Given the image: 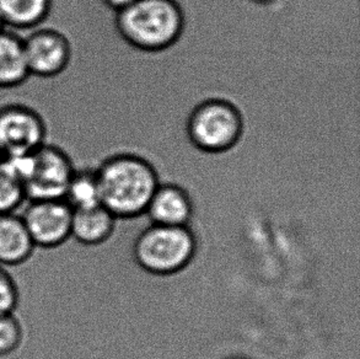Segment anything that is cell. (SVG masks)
I'll return each instance as SVG.
<instances>
[{
    "instance_id": "ba28073f",
    "label": "cell",
    "mask_w": 360,
    "mask_h": 359,
    "mask_svg": "<svg viewBox=\"0 0 360 359\" xmlns=\"http://www.w3.org/2000/svg\"><path fill=\"white\" fill-rule=\"evenodd\" d=\"M27 202L21 218L36 248H58L72 238L73 209L64 199Z\"/></svg>"
},
{
    "instance_id": "6da1fadb",
    "label": "cell",
    "mask_w": 360,
    "mask_h": 359,
    "mask_svg": "<svg viewBox=\"0 0 360 359\" xmlns=\"http://www.w3.org/2000/svg\"><path fill=\"white\" fill-rule=\"evenodd\" d=\"M101 206L116 218H136L146 213L160 184L155 169L134 156L108 158L96 168Z\"/></svg>"
},
{
    "instance_id": "9a60e30c",
    "label": "cell",
    "mask_w": 360,
    "mask_h": 359,
    "mask_svg": "<svg viewBox=\"0 0 360 359\" xmlns=\"http://www.w3.org/2000/svg\"><path fill=\"white\" fill-rule=\"evenodd\" d=\"M26 201L22 180L9 161L3 158L0 160V215L16 213Z\"/></svg>"
},
{
    "instance_id": "7a4b0ae2",
    "label": "cell",
    "mask_w": 360,
    "mask_h": 359,
    "mask_svg": "<svg viewBox=\"0 0 360 359\" xmlns=\"http://www.w3.org/2000/svg\"><path fill=\"white\" fill-rule=\"evenodd\" d=\"M116 20L128 44L149 52L175 44L184 27V16L174 0H136L118 10Z\"/></svg>"
},
{
    "instance_id": "5bb4252c",
    "label": "cell",
    "mask_w": 360,
    "mask_h": 359,
    "mask_svg": "<svg viewBox=\"0 0 360 359\" xmlns=\"http://www.w3.org/2000/svg\"><path fill=\"white\" fill-rule=\"evenodd\" d=\"M63 199L73 210L101 206L96 168L77 166Z\"/></svg>"
},
{
    "instance_id": "e0dca14e",
    "label": "cell",
    "mask_w": 360,
    "mask_h": 359,
    "mask_svg": "<svg viewBox=\"0 0 360 359\" xmlns=\"http://www.w3.org/2000/svg\"><path fill=\"white\" fill-rule=\"evenodd\" d=\"M19 286L14 278L0 266V315L14 314L19 306Z\"/></svg>"
},
{
    "instance_id": "7c38bea8",
    "label": "cell",
    "mask_w": 360,
    "mask_h": 359,
    "mask_svg": "<svg viewBox=\"0 0 360 359\" xmlns=\"http://www.w3.org/2000/svg\"><path fill=\"white\" fill-rule=\"evenodd\" d=\"M30 77L25 57L24 37L10 30L0 31V89H11Z\"/></svg>"
},
{
    "instance_id": "5b68a950",
    "label": "cell",
    "mask_w": 360,
    "mask_h": 359,
    "mask_svg": "<svg viewBox=\"0 0 360 359\" xmlns=\"http://www.w3.org/2000/svg\"><path fill=\"white\" fill-rule=\"evenodd\" d=\"M77 164L69 151L44 143L25 159L22 180L26 199H63Z\"/></svg>"
},
{
    "instance_id": "4fadbf2b",
    "label": "cell",
    "mask_w": 360,
    "mask_h": 359,
    "mask_svg": "<svg viewBox=\"0 0 360 359\" xmlns=\"http://www.w3.org/2000/svg\"><path fill=\"white\" fill-rule=\"evenodd\" d=\"M53 0H0V15L5 27L32 30L49 19Z\"/></svg>"
},
{
    "instance_id": "30bf717a",
    "label": "cell",
    "mask_w": 360,
    "mask_h": 359,
    "mask_svg": "<svg viewBox=\"0 0 360 359\" xmlns=\"http://www.w3.org/2000/svg\"><path fill=\"white\" fill-rule=\"evenodd\" d=\"M34 246L21 215H0V266L14 267L27 263L34 255Z\"/></svg>"
},
{
    "instance_id": "277c9868",
    "label": "cell",
    "mask_w": 360,
    "mask_h": 359,
    "mask_svg": "<svg viewBox=\"0 0 360 359\" xmlns=\"http://www.w3.org/2000/svg\"><path fill=\"white\" fill-rule=\"evenodd\" d=\"M243 131V118L239 111L229 102L220 100L200 103L192 112L188 122L191 141L200 151L210 154L229 151L236 154Z\"/></svg>"
},
{
    "instance_id": "8fae6325",
    "label": "cell",
    "mask_w": 360,
    "mask_h": 359,
    "mask_svg": "<svg viewBox=\"0 0 360 359\" xmlns=\"http://www.w3.org/2000/svg\"><path fill=\"white\" fill-rule=\"evenodd\" d=\"M116 219L103 206L73 210L72 238L86 246L103 244L112 235Z\"/></svg>"
},
{
    "instance_id": "52a82bcc",
    "label": "cell",
    "mask_w": 360,
    "mask_h": 359,
    "mask_svg": "<svg viewBox=\"0 0 360 359\" xmlns=\"http://www.w3.org/2000/svg\"><path fill=\"white\" fill-rule=\"evenodd\" d=\"M30 75L54 78L67 73L73 62V44L67 34L54 27H36L24 37Z\"/></svg>"
},
{
    "instance_id": "ac0fdd59",
    "label": "cell",
    "mask_w": 360,
    "mask_h": 359,
    "mask_svg": "<svg viewBox=\"0 0 360 359\" xmlns=\"http://www.w3.org/2000/svg\"><path fill=\"white\" fill-rule=\"evenodd\" d=\"M105 4L108 5L111 9L118 10L124 9L128 5L133 4L136 0H103Z\"/></svg>"
},
{
    "instance_id": "9c48e42d",
    "label": "cell",
    "mask_w": 360,
    "mask_h": 359,
    "mask_svg": "<svg viewBox=\"0 0 360 359\" xmlns=\"http://www.w3.org/2000/svg\"><path fill=\"white\" fill-rule=\"evenodd\" d=\"M146 214L151 224L187 227L193 214V199L179 184H160L148 204Z\"/></svg>"
},
{
    "instance_id": "2e32d148",
    "label": "cell",
    "mask_w": 360,
    "mask_h": 359,
    "mask_svg": "<svg viewBox=\"0 0 360 359\" xmlns=\"http://www.w3.org/2000/svg\"><path fill=\"white\" fill-rule=\"evenodd\" d=\"M24 341V327L15 314L0 315V357L14 355Z\"/></svg>"
},
{
    "instance_id": "ffe728a7",
    "label": "cell",
    "mask_w": 360,
    "mask_h": 359,
    "mask_svg": "<svg viewBox=\"0 0 360 359\" xmlns=\"http://www.w3.org/2000/svg\"><path fill=\"white\" fill-rule=\"evenodd\" d=\"M4 158V156H3V151H1V149H0V160Z\"/></svg>"
},
{
    "instance_id": "3957f363",
    "label": "cell",
    "mask_w": 360,
    "mask_h": 359,
    "mask_svg": "<svg viewBox=\"0 0 360 359\" xmlns=\"http://www.w3.org/2000/svg\"><path fill=\"white\" fill-rule=\"evenodd\" d=\"M197 241L188 227L151 224L136 238L133 253L143 270L158 276H170L190 265Z\"/></svg>"
},
{
    "instance_id": "8992f818",
    "label": "cell",
    "mask_w": 360,
    "mask_h": 359,
    "mask_svg": "<svg viewBox=\"0 0 360 359\" xmlns=\"http://www.w3.org/2000/svg\"><path fill=\"white\" fill-rule=\"evenodd\" d=\"M47 125L39 112L21 103L0 107V149L4 158L29 156L47 143Z\"/></svg>"
},
{
    "instance_id": "d6986e66",
    "label": "cell",
    "mask_w": 360,
    "mask_h": 359,
    "mask_svg": "<svg viewBox=\"0 0 360 359\" xmlns=\"http://www.w3.org/2000/svg\"><path fill=\"white\" fill-rule=\"evenodd\" d=\"M4 29H5L4 21H3V18H1V15H0V31H1V30H4Z\"/></svg>"
}]
</instances>
